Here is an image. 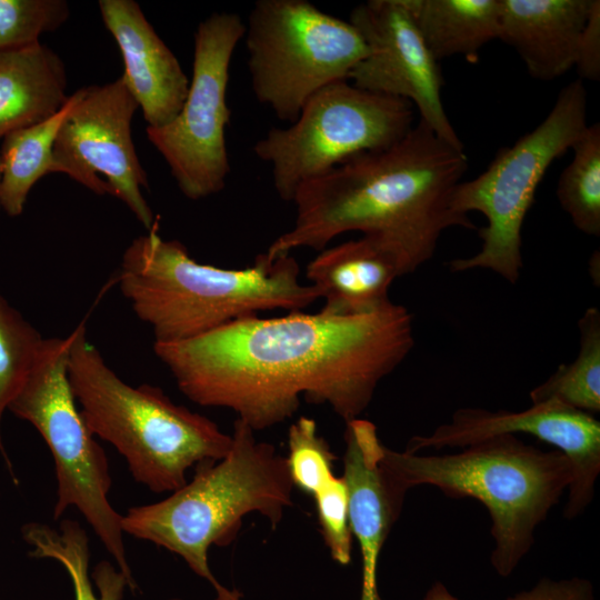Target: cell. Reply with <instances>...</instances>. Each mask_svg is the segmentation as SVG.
Wrapping results in <instances>:
<instances>
[{"label": "cell", "mask_w": 600, "mask_h": 600, "mask_svg": "<svg viewBox=\"0 0 600 600\" xmlns=\"http://www.w3.org/2000/svg\"><path fill=\"white\" fill-rule=\"evenodd\" d=\"M413 344L412 314L390 301L352 316H251L153 351L188 399L258 431L291 418L301 397L346 423L360 418Z\"/></svg>", "instance_id": "cell-1"}, {"label": "cell", "mask_w": 600, "mask_h": 600, "mask_svg": "<svg viewBox=\"0 0 600 600\" xmlns=\"http://www.w3.org/2000/svg\"><path fill=\"white\" fill-rule=\"evenodd\" d=\"M468 158L419 120L393 144L363 152L298 188L296 220L264 252L269 259L298 248L318 251L359 231L398 257L403 276L429 261L442 232L477 229L452 209Z\"/></svg>", "instance_id": "cell-2"}, {"label": "cell", "mask_w": 600, "mask_h": 600, "mask_svg": "<svg viewBox=\"0 0 600 600\" xmlns=\"http://www.w3.org/2000/svg\"><path fill=\"white\" fill-rule=\"evenodd\" d=\"M290 253L257 256L244 269H224L192 259L178 240H164L157 226L124 250L118 284L134 314L147 323L156 343L197 338L259 311L299 312L320 299L301 283Z\"/></svg>", "instance_id": "cell-3"}, {"label": "cell", "mask_w": 600, "mask_h": 600, "mask_svg": "<svg viewBox=\"0 0 600 600\" xmlns=\"http://www.w3.org/2000/svg\"><path fill=\"white\" fill-rule=\"evenodd\" d=\"M232 444L216 462L197 466L193 478L169 497L122 514L123 533L176 553L216 591V600H241L223 587L208 563L211 546L230 543L242 518L259 512L276 529L292 502L294 488L286 457L237 419Z\"/></svg>", "instance_id": "cell-4"}, {"label": "cell", "mask_w": 600, "mask_h": 600, "mask_svg": "<svg viewBox=\"0 0 600 600\" xmlns=\"http://www.w3.org/2000/svg\"><path fill=\"white\" fill-rule=\"evenodd\" d=\"M381 464L406 496L433 486L450 498H472L491 518L496 572L508 578L534 542L537 527L559 502L572 480L567 457L543 451L513 434L493 437L450 454H421L383 447Z\"/></svg>", "instance_id": "cell-5"}, {"label": "cell", "mask_w": 600, "mask_h": 600, "mask_svg": "<svg viewBox=\"0 0 600 600\" xmlns=\"http://www.w3.org/2000/svg\"><path fill=\"white\" fill-rule=\"evenodd\" d=\"M70 334L68 376L79 409L138 483L173 492L188 481L189 469L228 453L232 437L216 422L174 403L159 387L124 382L88 340L83 323Z\"/></svg>", "instance_id": "cell-6"}, {"label": "cell", "mask_w": 600, "mask_h": 600, "mask_svg": "<svg viewBox=\"0 0 600 600\" xmlns=\"http://www.w3.org/2000/svg\"><path fill=\"white\" fill-rule=\"evenodd\" d=\"M70 343L71 334L44 338L8 411L32 424L51 452L57 480L53 519H60L70 508L77 509L127 578L129 589L136 591L123 542L122 514L108 499L112 484L108 459L70 386Z\"/></svg>", "instance_id": "cell-7"}, {"label": "cell", "mask_w": 600, "mask_h": 600, "mask_svg": "<svg viewBox=\"0 0 600 600\" xmlns=\"http://www.w3.org/2000/svg\"><path fill=\"white\" fill-rule=\"evenodd\" d=\"M587 127V91L581 79L561 89L546 119L511 147L501 148L488 168L460 182L452 209L484 216L478 229L481 249L448 263L452 272L487 269L516 283L523 267L521 229L534 194L551 163L560 158Z\"/></svg>", "instance_id": "cell-8"}, {"label": "cell", "mask_w": 600, "mask_h": 600, "mask_svg": "<svg viewBox=\"0 0 600 600\" xmlns=\"http://www.w3.org/2000/svg\"><path fill=\"white\" fill-rule=\"evenodd\" d=\"M243 38L254 97L291 123L312 94L348 80L368 54L349 21L307 0H258Z\"/></svg>", "instance_id": "cell-9"}, {"label": "cell", "mask_w": 600, "mask_h": 600, "mask_svg": "<svg viewBox=\"0 0 600 600\" xmlns=\"http://www.w3.org/2000/svg\"><path fill=\"white\" fill-rule=\"evenodd\" d=\"M412 121L409 101L342 80L312 94L288 128H271L252 149L270 166L278 196L292 202L303 183L354 156L393 144Z\"/></svg>", "instance_id": "cell-10"}, {"label": "cell", "mask_w": 600, "mask_h": 600, "mask_svg": "<svg viewBox=\"0 0 600 600\" xmlns=\"http://www.w3.org/2000/svg\"><path fill=\"white\" fill-rule=\"evenodd\" d=\"M246 24L233 12H214L194 34L192 78L180 112L147 137L167 161L180 191L191 200L220 192L230 173L226 127L229 68Z\"/></svg>", "instance_id": "cell-11"}, {"label": "cell", "mask_w": 600, "mask_h": 600, "mask_svg": "<svg viewBox=\"0 0 600 600\" xmlns=\"http://www.w3.org/2000/svg\"><path fill=\"white\" fill-rule=\"evenodd\" d=\"M54 140L57 172L98 194L121 200L149 231L157 226L141 189L147 173L134 150L131 121L139 108L121 77L102 86L81 88Z\"/></svg>", "instance_id": "cell-12"}, {"label": "cell", "mask_w": 600, "mask_h": 600, "mask_svg": "<svg viewBox=\"0 0 600 600\" xmlns=\"http://www.w3.org/2000/svg\"><path fill=\"white\" fill-rule=\"evenodd\" d=\"M349 22L364 40L368 54L351 70L348 81L369 92L409 101L438 137L463 149L442 104L439 62L407 0L366 1L353 8Z\"/></svg>", "instance_id": "cell-13"}, {"label": "cell", "mask_w": 600, "mask_h": 600, "mask_svg": "<svg viewBox=\"0 0 600 600\" xmlns=\"http://www.w3.org/2000/svg\"><path fill=\"white\" fill-rule=\"evenodd\" d=\"M530 434L563 453L572 469L564 517L573 519L590 504L600 473V422L594 416L557 400L532 403L522 411L460 408L450 421L427 436H413L407 452L464 448L504 434Z\"/></svg>", "instance_id": "cell-14"}, {"label": "cell", "mask_w": 600, "mask_h": 600, "mask_svg": "<svg viewBox=\"0 0 600 600\" xmlns=\"http://www.w3.org/2000/svg\"><path fill=\"white\" fill-rule=\"evenodd\" d=\"M343 476L349 522L362 562L361 600H382L377 589L378 560L404 500L381 464L384 444L376 426L358 418L346 423Z\"/></svg>", "instance_id": "cell-15"}, {"label": "cell", "mask_w": 600, "mask_h": 600, "mask_svg": "<svg viewBox=\"0 0 600 600\" xmlns=\"http://www.w3.org/2000/svg\"><path fill=\"white\" fill-rule=\"evenodd\" d=\"M104 26L124 62L122 78L150 128L169 123L181 110L189 79L177 57L132 0H100Z\"/></svg>", "instance_id": "cell-16"}, {"label": "cell", "mask_w": 600, "mask_h": 600, "mask_svg": "<svg viewBox=\"0 0 600 600\" xmlns=\"http://www.w3.org/2000/svg\"><path fill=\"white\" fill-rule=\"evenodd\" d=\"M498 39L532 78L550 81L574 67L592 0H499Z\"/></svg>", "instance_id": "cell-17"}, {"label": "cell", "mask_w": 600, "mask_h": 600, "mask_svg": "<svg viewBox=\"0 0 600 600\" xmlns=\"http://www.w3.org/2000/svg\"><path fill=\"white\" fill-rule=\"evenodd\" d=\"M306 276L324 299L321 313L352 316L389 303V288L403 271L392 250L363 236L321 250L308 263Z\"/></svg>", "instance_id": "cell-18"}, {"label": "cell", "mask_w": 600, "mask_h": 600, "mask_svg": "<svg viewBox=\"0 0 600 600\" xmlns=\"http://www.w3.org/2000/svg\"><path fill=\"white\" fill-rule=\"evenodd\" d=\"M66 67L49 47L0 51V139L42 122L67 102Z\"/></svg>", "instance_id": "cell-19"}, {"label": "cell", "mask_w": 600, "mask_h": 600, "mask_svg": "<svg viewBox=\"0 0 600 600\" xmlns=\"http://www.w3.org/2000/svg\"><path fill=\"white\" fill-rule=\"evenodd\" d=\"M414 22L439 61L463 56L478 61L480 49L499 32V0H407Z\"/></svg>", "instance_id": "cell-20"}, {"label": "cell", "mask_w": 600, "mask_h": 600, "mask_svg": "<svg viewBox=\"0 0 600 600\" xmlns=\"http://www.w3.org/2000/svg\"><path fill=\"white\" fill-rule=\"evenodd\" d=\"M29 556L59 562L68 573L74 600H122L127 578L107 560L98 562L90 576L89 538L79 522L66 519L58 528L29 522L21 528Z\"/></svg>", "instance_id": "cell-21"}, {"label": "cell", "mask_w": 600, "mask_h": 600, "mask_svg": "<svg viewBox=\"0 0 600 600\" xmlns=\"http://www.w3.org/2000/svg\"><path fill=\"white\" fill-rule=\"evenodd\" d=\"M72 100L71 94L51 118L3 137L0 148V208L9 217L23 212L28 194L39 179L57 172L53 144Z\"/></svg>", "instance_id": "cell-22"}, {"label": "cell", "mask_w": 600, "mask_h": 600, "mask_svg": "<svg viewBox=\"0 0 600 600\" xmlns=\"http://www.w3.org/2000/svg\"><path fill=\"white\" fill-rule=\"evenodd\" d=\"M580 348L577 358L563 363L530 391L532 403L557 400L594 416L600 412V311L588 308L578 321Z\"/></svg>", "instance_id": "cell-23"}, {"label": "cell", "mask_w": 600, "mask_h": 600, "mask_svg": "<svg viewBox=\"0 0 600 600\" xmlns=\"http://www.w3.org/2000/svg\"><path fill=\"white\" fill-rule=\"evenodd\" d=\"M573 158L561 172L557 197L580 231L600 236V124L587 126L572 143Z\"/></svg>", "instance_id": "cell-24"}, {"label": "cell", "mask_w": 600, "mask_h": 600, "mask_svg": "<svg viewBox=\"0 0 600 600\" xmlns=\"http://www.w3.org/2000/svg\"><path fill=\"white\" fill-rule=\"evenodd\" d=\"M43 341L39 331L0 294V454L13 478L2 439V419L32 368Z\"/></svg>", "instance_id": "cell-25"}, {"label": "cell", "mask_w": 600, "mask_h": 600, "mask_svg": "<svg viewBox=\"0 0 600 600\" xmlns=\"http://www.w3.org/2000/svg\"><path fill=\"white\" fill-rule=\"evenodd\" d=\"M69 14L63 0H0V51L40 43V36L59 29Z\"/></svg>", "instance_id": "cell-26"}, {"label": "cell", "mask_w": 600, "mask_h": 600, "mask_svg": "<svg viewBox=\"0 0 600 600\" xmlns=\"http://www.w3.org/2000/svg\"><path fill=\"white\" fill-rule=\"evenodd\" d=\"M288 448L286 459L292 483L303 492L313 496L334 476L332 464L337 457L319 434L313 419L301 417L290 426Z\"/></svg>", "instance_id": "cell-27"}, {"label": "cell", "mask_w": 600, "mask_h": 600, "mask_svg": "<svg viewBox=\"0 0 600 600\" xmlns=\"http://www.w3.org/2000/svg\"><path fill=\"white\" fill-rule=\"evenodd\" d=\"M312 497L321 533L332 559L339 564H348L351 561L352 533L344 479L333 476Z\"/></svg>", "instance_id": "cell-28"}, {"label": "cell", "mask_w": 600, "mask_h": 600, "mask_svg": "<svg viewBox=\"0 0 600 600\" xmlns=\"http://www.w3.org/2000/svg\"><path fill=\"white\" fill-rule=\"evenodd\" d=\"M506 600H596L592 583L580 577L553 580L540 579L532 588Z\"/></svg>", "instance_id": "cell-29"}, {"label": "cell", "mask_w": 600, "mask_h": 600, "mask_svg": "<svg viewBox=\"0 0 600 600\" xmlns=\"http://www.w3.org/2000/svg\"><path fill=\"white\" fill-rule=\"evenodd\" d=\"M574 67L579 79L598 81L600 78V1L592 0L588 21L582 32Z\"/></svg>", "instance_id": "cell-30"}, {"label": "cell", "mask_w": 600, "mask_h": 600, "mask_svg": "<svg viewBox=\"0 0 600 600\" xmlns=\"http://www.w3.org/2000/svg\"><path fill=\"white\" fill-rule=\"evenodd\" d=\"M423 600H459L441 582H434L423 597Z\"/></svg>", "instance_id": "cell-31"}, {"label": "cell", "mask_w": 600, "mask_h": 600, "mask_svg": "<svg viewBox=\"0 0 600 600\" xmlns=\"http://www.w3.org/2000/svg\"><path fill=\"white\" fill-rule=\"evenodd\" d=\"M0 181H1V158H0ZM1 210V208H0Z\"/></svg>", "instance_id": "cell-32"}, {"label": "cell", "mask_w": 600, "mask_h": 600, "mask_svg": "<svg viewBox=\"0 0 600 600\" xmlns=\"http://www.w3.org/2000/svg\"><path fill=\"white\" fill-rule=\"evenodd\" d=\"M167 600H182L180 598H170V599H167Z\"/></svg>", "instance_id": "cell-33"}]
</instances>
